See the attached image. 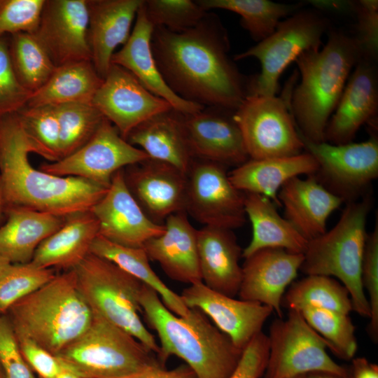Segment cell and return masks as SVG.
I'll use <instances>...</instances> for the list:
<instances>
[{
  "label": "cell",
  "instance_id": "cell-1",
  "mask_svg": "<svg viewBox=\"0 0 378 378\" xmlns=\"http://www.w3.org/2000/svg\"><path fill=\"white\" fill-rule=\"evenodd\" d=\"M151 47L165 83L185 100L235 111L248 94L249 80L230 58L227 31L215 13L182 31L155 27Z\"/></svg>",
  "mask_w": 378,
  "mask_h": 378
},
{
  "label": "cell",
  "instance_id": "cell-2",
  "mask_svg": "<svg viewBox=\"0 0 378 378\" xmlns=\"http://www.w3.org/2000/svg\"><path fill=\"white\" fill-rule=\"evenodd\" d=\"M29 153L17 112L0 115V179L6 209L25 208L65 218L90 210L108 188L36 169Z\"/></svg>",
  "mask_w": 378,
  "mask_h": 378
},
{
  "label": "cell",
  "instance_id": "cell-3",
  "mask_svg": "<svg viewBox=\"0 0 378 378\" xmlns=\"http://www.w3.org/2000/svg\"><path fill=\"white\" fill-rule=\"evenodd\" d=\"M141 312L160 340L158 359L165 365L171 356L182 359L197 378H229L242 354L231 340L197 308L184 316L174 314L158 294L143 284Z\"/></svg>",
  "mask_w": 378,
  "mask_h": 378
},
{
  "label": "cell",
  "instance_id": "cell-4",
  "mask_svg": "<svg viewBox=\"0 0 378 378\" xmlns=\"http://www.w3.org/2000/svg\"><path fill=\"white\" fill-rule=\"evenodd\" d=\"M360 59L362 53L354 36L336 29L329 31L322 48L304 52L296 59L301 79L292 90L290 105L302 137L325 141L328 120L351 69Z\"/></svg>",
  "mask_w": 378,
  "mask_h": 378
},
{
  "label": "cell",
  "instance_id": "cell-5",
  "mask_svg": "<svg viewBox=\"0 0 378 378\" xmlns=\"http://www.w3.org/2000/svg\"><path fill=\"white\" fill-rule=\"evenodd\" d=\"M15 334L57 356L90 325L93 313L74 270L64 271L13 304L6 314Z\"/></svg>",
  "mask_w": 378,
  "mask_h": 378
},
{
  "label": "cell",
  "instance_id": "cell-6",
  "mask_svg": "<svg viewBox=\"0 0 378 378\" xmlns=\"http://www.w3.org/2000/svg\"><path fill=\"white\" fill-rule=\"evenodd\" d=\"M371 206L370 192L346 203L335 225L308 241L300 268L306 275L336 277L349 291L353 311L369 318L370 308L361 283V264Z\"/></svg>",
  "mask_w": 378,
  "mask_h": 378
},
{
  "label": "cell",
  "instance_id": "cell-7",
  "mask_svg": "<svg viewBox=\"0 0 378 378\" xmlns=\"http://www.w3.org/2000/svg\"><path fill=\"white\" fill-rule=\"evenodd\" d=\"M56 356L81 378H112L165 367L134 336L94 314L87 330Z\"/></svg>",
  "mask_w": 378,
  "mask_h": 378
},
{
  "label": "cell",
  "instance_id": "cell-8",
  "mask_svg": "<svg viewBox=\"0 0 378 378\" xmlns=\"http://www.w3.org/2000/svg\"><path fill=\"white\" fill-rule=\"evenodd\" d=\"M74 270L78 288L92 313L131 334L158 358L160 345L139 316L143 284L92 253Z\"/></svg>",
  "mask_w": 378,
  "mask_h": 378
},
{
  "label": "cell",
  "instance_id": "cell-9",
  "mask_svg": "<svg viewBox=\"0 0 378 378\" xmlns=\"http://www.w3.org/2000/svg\"><path fill=\"white\" fill-rule=\"evenodd\" d=\"M329 24L319 10L300 9L268 37L234 55V60L254 57L260 62V72L249 80L248 95L276 96L284 71L304 52L321 48Z\"/></svg>",
  "mask_w": 378,
  "mask_h": 378
},
{
  "label": "cell",
  "instance_id": "cell-10",
  "mask_svg": "<svg viewBox=\"0 0 378 378\" xmlns=\"http://www.w3.org/2000/svg\"><path fill=\"white\" fill-rule=\"evenodd\" d=\"M293 81L281 97L249 94L234 111L233 117L249 159L293 156L304 151L290 105Z\"/></svg>",
  "mask_w": 378,
  "mask_h": 378
},
{
  "label": "cell",
  "instance_id": "cell-11",
  "mask_svg": "<svg viewBox=\"0 0 378 378\" xmlns=\"http://www.w3.org/2000/svg\"><path fill=\"white\" fill-rule=\"evenodd\" d=\"M270 327L269 357L263 378H290L313 372L348 377L346 368L327 352L328 342L306 321L299 310L288 309Z\"/></svg>",
  "mask_w": 378,
  "mask_h": 378
},
{
  "label": "cell",
  "instance_id": "cell-12",
  "mask_svg": "<svg viewBox=\"0 0 378 378\" xmlns=\"http://www.w3.org/2000/svg\"><path fill=\"white\" fill-rule=\"evenodd\" d=\"M304 151L318 164L313 176L323 186L345 203L358 200L369 192L378 176V139L344 144L313 142L302 137Z\"/></svg>",
  "mask_w": 378,
  "mask_h": 378
},
{
  "label": "cell",
  "instance_id": "cell-13",
  "mask_svg": "<svg viewBox=\"0 0 378 378\" xmlns=\"http://www.w3.org/2000/svg\"><path fill=\"white\" fill-rule=\"evenodd\" d=\"M244 193L231 183L226 167L194 159L187 173L185 211L204 226L233 230L244 225Z\"/></svg>",
  "mask_w": 378,
  "mask_h": 378
},
{
  "label": "cell",
  "instance_id": "cell-14",
  "mask_svg": "<svg viewBox=\"0 0 378 378\" xmlns=\"http://www.w3.org/2000/svg\"><path fill=\"white\" fill-rule=\"evenodd\" d=\"M149 157L129 144L106 118L92 138L72 154L38 169L55 176L82 178L108 188L113 176Z\"/></svg>",
  "mask_w": 378,
  "mask_h": 378
},
{
  "label": "cell",
  "instance_id": "cell-15",
  "mask_svg": "<svg viewBox=\"0 0 378 378\" xmlns=\"http://www.w3.org/2000/svg\"><path fill=\"white\" fill-rule=\"evenodd\" d=\"M92 104L125 139L136 126L173 107L155 95L127 70L111 64Z\"/></svg>",
  "mask_w": 378,
  "mask_h": 378
},
{
  "label": "cell",
  "instance_id": "cell-16",
  "mask_svg": "<svg viewBox=\"0 0 378 378\" xmlns=\"http://www.w3.org/2000/svg\"><path fill=\"white\" fill-rule=\"evenodd\" d=\"M87 0H45L32 34L55 66L91 61Z\"/></svg>",
  "mask_w": 378,
  "mask_h": 378
},
{
  "label": "cell",
  "instance_id": "cell-17",
  "mask_svg": "<svg viewBox=\"0 0 378 378\" xmlns=\"http://www.w3.org/2000/svg\"><path fill=\"white\" fill-rule=\"evenodd\" d=\"M234 111L207 106L183 114V126L193 159L237 167L249 160Z\"/></svg>",
  "mask_w": 378,
  "mask_h": 378
},
{
  "label": "cell",
  "instance_id": "cell-18",
  "mask_svg": "<svg viewBox=\"0 0 378 378\" xmlns=\"http://www.w3.org/2000/svg\"><path fill=\"white\" fill-rule=\"evenodd\" d=\"M180 296L188 309L202 311L241 350L262 331L264 323L274 312L267 305L237 300L216 292L202 281L190 284Z\"/></svg>",
  "mask_w": 378,
  "mask_h": 378
},
{
  "label": "cell",
  "instance_id": "cell-19",
  "mask_svg": "<svg viewBox=\"0 0 378 378\" xmlns=\"http://www.w3.org/2000/svg\"><path fill=\"white\" fill-rule=\"evenodd\" d=\"M122 169L112 177L106 194L91 208L99 223V235L115 244L143 248L150 239L164 231L153 222L130 193Z\"/></svg>",
  "mask_w": 378,
  "mask_h": 378
},
{
  "label": "cell",
  "instance_id": "cell-20",
  "mask_svg": "<svg viewBox=\"0 0 378 378\" xmlns=\"http://www.w3.org/2000/svg\"><path fill=\"white\" fill-rule=\"evenodd\" d=\"M123 172L130 193L153 222L163 225L170 215L185 211L187 174L175 167L148 158Z\"/></svg>",
  "mask_w": 378,
  "mask_h": 378
},
{
  "label": "cell",
  "instance_id": "cell-21",
  "mask_svg": "<svg viewBox=\"0 0 378 378\" xmlns=\"http://www.w3.org/2000/svg\"><path fill=\"white\" fill-rule=\"evenodd\" d=\"M304 254L282 248L260 249L245 258L239 290V299L272 308L283 318L281 300L286 288L298 276Z\"/></svg>",
  "mask_w": 378,
  "mask_h": 378
},
{
  "label": "cell",
  "instance_id": "cell-22",
  "mask_svg": "<svg viewBox=\"0 0 378 378\" xmlns=\"http://www.w3.org/2000/svg\"><path fill=\"white\" fill-rule=\"evenodd\" d=\"M378 111V76L375 62L360 59L349 77L326 125L324 139L332 144L352 142L364 124L375 123Z\"/></svg>",
  "mask_w": 378,
  "mask_h": 378
},
{
  "label": "cell",
  "instance_id": "cell-23",
  "mask_svg": "<svg viewBox=\"0 0 378 378\" xmlns=\"http://www.w3.org/2000/svg\"><path fill=\"white\" fill-rule=\"evenodd\" d=\"M140 6L128 40L111 57V64L130 72L150 92L168 102L174 109L190 114L204 106L183 99L176 94L163 79L155 60L151 36L153 26Z\"/></svg>",
  "mask_w": 378,
  "mask_h": 378
},
{
  "label": "cell",
  "instance_id": "cell-24",
  "mask_svg": "<svg viewBox=\"0 0 378 378\" xmlns=\"http://www.w3.org/2000/svg\"><path fill=\"white\" fill-rule=\"evenodd\" d=\"M143 0H87L88 41L91 61L102 78L111 65L117 47L123 46Z\"/></svg>",
  "mask_w": 378,
  "mask_h": 378
},
{
  "label": "cell",
  "instance_id": "cell-25",
  "mask_svg": "<svg viewBox=\"0 0 378 378\" xmlns=\"http://www.w3.org/2000/svg\"><path fill=\"white\" fill-rule=\"evenodd\" d=\"M164 231L144 245L148 259L157 262L172 280L192 284L202 281L197 251V230L186 211L170 215Z\"/></svg>",
  "mask_w": 378,
  "mask_h": 378
},
{
  "label": "cell",
  "instance_id": "cell-26",
  "mask_svg": "<svg viewBox=\"0 0 378 378\" xmlns=\"http://www.w3.org/2000/svg\"><path fill=\"white\" fill-rule=\"evenodd\" d=\"M277 197L284 207V218L307 241L326 231L329 216L344 203L313 176L290 179L281 188Z\"/></svg>",
  "mask_w": 378,
  "mask_h": 378
},
{
  "label": "cell",
  "instance_id": "cell-27",
  "mask_svg": "<svg viewBox=\"0 0 378 378\" xmlns=\"http://www.w3.org/2000/svg\"><path fill=\"white\" fill-rule=\"evenodd\" d=\"M197 251L202 282L208 288L234 298L242 278V249L232 230L204 226L197 230Z\"/></svg>",
  "mask_w": 378,
  "mask_h": 378
},
{
  "label": "cell",
  "instance_id": "cell-28",
  "mask_svg": "<svg viewBox=\"0 0 378 378\" xmlns=\"http://www.w3.org/2000/svg\"><path fill=\"white\" fill-rule=\"evenodd\" d=\"M125 139L139 146L149 158L168 163L186 174L194 160L186 139L183 113L174 108L143 122Z\"/></svg>",
  "mask_w": 378,
  "mask_h": 378
},
{
  "label": "cell",
  "instance_id": "cell-29",
  "mask_svg": "<svg viewBox=\"0 0 378 378\" xmlns=\"http://www.w3.org/2000/svg\"><path fill=\"white\" fill-rule=\"evenodd\" d=\"M318 169L315 159L309 153L293 156L249 159L228 174L232 185L244 193L267 197L281 206L277 195L290 179L301 175H314Z\"/></svg>",
  "mask_w": 378,
  "mask_h": 378
},
{
  "label": "cell",
  "instance_id": "cell-30",
  "mask_svg": "<svg viewBox=\"0 0 378 378\" xmlns=\"http://www.w3.org/2000/svg\"><path fill=\"white\" fill-rule=\"evenodd\" d=\"M99 230L90 210L67 216L63 225L38 246L31 262L43 268L74 270L90 253Z\"/></svg>",
  "mask_w": 378,
  "mask_h": 378
},
{
  "label": "cell",
  "instance_id": "cell-31",
  "mask_svg": "<svg viewBox=\"0 0 378 378\" xmlns=\"http://www.w3.org/2000/svg\"><path fill=\"white\" fill-rule=\"evenodd\" d=\"M6 223L0 227V255L10 263L32 260L38 246L64 224L65 218L25 208L5 211Z\"/></svg>",
  "mask_w": 378,
  "mask_h": 378
},
{
  "label": "cell",
  "instance_id": "cell-32",
  "mask_svg": "<svg viewBox=\"0 0 378 378\" xmlns=\"http://www.w3.org/2000/svg\"><path fill=\"white\" fill-rule=\"evenodd\" d=\"M244 206L246 216L251 223L252 237L242 250L243 258L267 248L304 254L308 241L279 214L277 206L270 199L259 194L244 193Z\"/></svg>",
  "mask_w": 378,
  "mask_h": 378
},
{
  "label": "cell",
  "instance_id": "cell-33",
  "mask_svg": "<svg viewBox=\"0 0 378 378\" xmlns=\"http://www.w3.org/2000/svg\"><path fill=\"white\" fill-rule=\"evenodd\" d=\"M92 61L57 66L48 81L32 93L26 106H55L74 102H92L103 82Z\"/></svg>",
  "mask_w": 378,
  "mask_h": 378
},
{
  "label": "cell",
  "instance_id": "cell-34",
  "mask_svg": "<svg viewBox=\"0 0 378 378\" xmlns=\"http://www.w3.org/2000/svg\"><path fill=\"white\" fill-rule=\"evenodd\" d=\"M90 253L113 262L153 289L164 306L174 314L184 316L188 314L190 309L186 306L180 295L169 288L153 270L143 248L122 246L98 235L91 244Z\"/></svg>",
  "mask_w": 378,
  "mask_h": 378
},
{
  "label": "cell",
  "instance_id": "cell-35",
  "mask_svg": "<svg viewBox=\"0 0 378 378\" xmlns=\"http://www.w3.org/2000/svg\"><path fill=\"white\" fill-rule=\"evenodd\" d=\"M206 10L222 9L238 14L241 25L257 43L271 35L282 19L298 10L302 4H287L270 0H198Z\"/></svg>",
  "mask_w": 378,
  "mask_h": 378
},
{
  "label": "cell",
  "instance_id": "cell-36",
  "mask_svg": "<svg viewBox=\"0 0 378 378\" xmlns=\"http://www.w3.org/2000/svg\"><path fill=\"white\" fill-rule=\"evenodd\" d=\"M288 309L321 308L345 314L353 311L347 289L334 278L323 275H307L291 284L281 300Z\"/></svg>",
  "mask_w": 378,
  "mask_h": 378
},
{
  "label": "cell",
  "instance_id": "cell-37",
  "mask_svg": "<svg viewBox=\"0 0 378 378\" xmlns=\"http://www.w3.org/2000/svg\"><path fill=\"white\" fill-rule=\"evenodd\" d=\"M8 46L19 83L31 94L35 92L48 81L57 66L32 34L10 35Z\"/></svg>",
  "mask_w": 378,
  "mask_h": 378
},
{
  "label": "cell",
  "instance_id": "cell-38",
  "mask_svg": "<svg viewBox=\"0 0 378 378\" xmlns=\"http://www.w3.org/2000/svg\"><path fill=\"white\" fill-rule=\"evenodd\" d=\"M59 129L60 160L85 145L106 118L92 102L54 106Z\"/></svg>",
  "mask_w": 378,
  "mask_h": 378
},
{
  "label": "cell",
  "instance_id": "cell-39",
  "mask_svg": "<svg viewBox=\"0 0 378 378\" xmlns=\"http://www.w3.org/2000/svg\"><path fill=\"white\" fill-rule=\"evenodd\" d=\"M17 114L32 153L50 162L59 160V129L55 107L25 106Z\"/></svg>",
  "mask_w": 378,
  "mask_h": 378
},
{
  "label": "cell",
  "instance_id": "cell-40",
  "mask_svg": "<svg viewBox=\"0 0 378 378\" xmlns=\"http://www.w3.org/2000/svg\"><path fill=\"white\" fill-rule=\"evenodd\" d=\"M300 312L307 323L328 342L332 353L342 359L354 358L358 344L355 326L349 314L313 307Z\"/></svg>",
  "mask_w": 378,
  "mask_h": 378
},
{
  "label": "cell",
  "instance_id": "cell-41",
  "mask_svg": "<svg viewBox=\"0 0 378 378\" xmlns=\"http://www.w3.org/2000/svg\"><path fill=\"white\" fill-rule=\"evenodd\" d=\"M54 269L33 262L10 263L0 274V315L16 302L32 293L55 276Z\"/></svg>",
  "mask_w": 378,
  "mask_h": 378
},
{
  "label": "cell",
  "instance_id": "cell-42",
  "mask_svg": "<svg viewBox=\"0 0 378 378\" xmlns=\"http://www.w3.org/2000/svg\"><path fill=\"white\" fill-rule=\"evenodd\" d=\"M143 6L153 27L176 32L195 27L208 12L197 1L191 0H146Z\"/></svg>",
  "mask_w": 378,
  "mask_h": 378
},
{
  "label": "cell",
  "instance_id": "cell-43",
  "mask_svg": "<svg viewBox=\"0 0 378 378\" xmlns=\"http://www.w3.org/2000/svg\"><path fill=\"white\" fill-rule=\"evenodd\" d=\"M361 283L367 292L370 308L368 332L375 342L378 340V220L373 230L367 233L361 264Z\"/></svg>",
  "mask_w": 378,
  "mask_h": 378
},
{
  "label": "cell",
  "instance_id": "cell-44",
  "mask_svg": "<svg viewBox=\"0 0 378 378\" xmlns=\"http://www.w3.org/2000/svg\"><path fill=\"white\" fill-rule=\"evenodd\" d=\"M45 0H0V37L20 32L33 34Z\"/></svg>",
  "mask_w": 378,
  "mask_h": 378
},
{
  "label": "cell",
  "instance_id": "cell-45",
  "mask_svg": "<svg viewBox=\"0 0 378 378\" xmlns=\"http://www.w3.org/2000/svg\"><path fill=\"white\" fill-rule=\"evenodd\" d=\"M356 18L354 36L362 53V59L376 62L378 55V1H350Z\"/></svg>",
  "mask_w": 378,
  "mask_h": 378
},
{
  "label": "cell",
  "instance_id": "cell-46",
  "mask_svg": "<svg viewBox=\"0 0 378 378\" xmlns=\"http://www.w3.org/2000/svg\"><path fill=\"white\" fill-rule=\"evenodd\" d=\"M31 95L14 73L8 41L0 37V115L18 112L27 105Z\"/></svg>",
  "mask_w": 378,
  "mask_h": 378
},
{
  "label": "cell",
  "instance_id": "cell-47",
  "mask_svg": "<svg viewBox=\"0 0 378 378\" xmlns=\"http://www.w3.org/2000/svg\"><path fill=\"white\" fill-rule=\"evenodd\" d=\"M0 365L6 378H36L21 352L6 314L0 315Z\"/></svg>",
  "mask_w": 378,
  "mask_h": 378
},
{
  "label": "cell",
  "instance_id": "cell-48",
  "mask_svg": "<svg viewBox=\"0 0 378 378\" xmlns=\"http://www.w3.org/2000/svg\"><path fill=\"white\" fill-rule=\"evenodd\" d=\"M269 357L267 335L260 332L243 349L241 358L229 378H261Z\"/></svg>",
  "mask_w": 378,
  "mask_h": 378
},
{
  "label": "cell",
  "instance_id": "cell-49",
  "mask_svg": "<svg viewBox=\"0 0 378 378\" xmlns=\"http://www.w3.org/2000/svg\"><path fill=\"white\" fill-rule=\"evenodd\" d=\"M16 336L27 363L41 378H56L65 368L55 355L24 337Z\"/></svg>",
  "mask_w": 378,
  "mask_h": 378
},
{
  "label": "cell",
  "instance_id": "cell-50",
  "mask_svg": "<svg viewBox=\"0 0 378 378\" xmlns=\"http://www.w3.org/2000/svg\"><path fill=\"white\" fill-rule=\"evenodd\" d=\"M112 378H197V377L193 370L184 363L170 370L164 366H157Z\"/></svg>",
  "mask_w": 378,
  "mask_h": 378
},
{
  "label": "cell",
  "instance_id": "cell-51",
  "mask_svg": "<svg viewBox=\"0 0 378 378\" xmlns=\"http://www.w3.org/2000/svg\"><path fill=\"white\" fill-rule=\"evenodd\" d=\"M349 378H378V365L364 357L352 358Z\"/></svg>",
  "mask_w": 378,
  "mask_h": 378
},
{
  "label": "cell",
  "instance_id": "cell-52",
  "mask_svg": "<svg viewBox=\"0 0 378 378\" xmlns=\"http://www.w3.org/2000/svg\"><path fill=\"white\" fill-rule=\"evenodd\" d=\"M306 378H349V377H342L330 373L313 372L306 374Z\"/></svg>",
  "mask_w": 378,
  "mask_h": 378
},
{
  "label": "cell",
  "instance_id": "cell-53",
  "mask_svg": "<svg viewBox=\"0 0 378 378\" xmlns=\"http://www.w3.org/2000/svg\"><path fill=\"white\" fill-rule=\"evenodd\" d=\"M56 378H81L67 368H64Z\"/></svg>",
  "mask_w": 378,
  "mask_h": 378
},
{
  "label": "cell",
  "instance_id": "cell-54",
  "mask_svg": "<svg viewBox=\"0 0 378 378\" xmlns=\"http://www.w3.org/2000/svg\"><path fill=\"white\" fill-rule=\"evenodd\" d=\"M5 211H6V205L4 202L3 192H2V188H1V179H0V220L1 217L5 215Z\"/></svg>",
  "mask_w": 378,
  "mask_h": 378
},
{
  "label": "cell",
  "instance_id": "cell-55",
  "mask_svg": "<svg viewBox=\"0 0 378 378\" xmlns=\"http://www.w3.org/2000/svg\"><path fill=\"white\" fill-rule=\"evenodd\" d=\"M10 262L6 258L0 255V274L8 267Z\"/></svg>",
  "mask_w": 378,
  "mask_h": 378
},
{
  "label": "cell",
  "instance_id": "cell-56",
  "mask_svg": "<svg viewBox=\"0 0 378 378\" xmlns=\"http://www.w3.org/2000/svg\"><path fill=\"white\" fill-rule=\"evenodd\" d=\"M0 378H6L5 373L1 365H0Z\"/></svg>",
  "mask_w": 378,
  "mask_h": 378
},
{
  "label": "cell",
  "instance_id": "cell-57",
  "mask_svg": "<svg viewBox=\"0 0 378 378\" xmlns=\"http://www.w3.org/2000/svg\"><path fill=\"white\" fill-rule=\"evenodd\" d=\"M290 378H306V374L298 375Z\"/></svg>",
  "mask_w": 378,
  "mask_h": 378
}]
</instances>
